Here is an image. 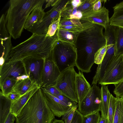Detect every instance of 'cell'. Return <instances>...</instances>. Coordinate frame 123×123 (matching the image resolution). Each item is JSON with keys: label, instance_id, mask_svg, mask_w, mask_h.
Wrapping results in <instances>:
<instances>
[{"label": "cell", "instance_id": "44dd1931", "mask_svg": "<svg viewBox=\"0 0 123 123\" xmlns=\"http://www.w3.org/2000/svg\"><path fill=\"white\" fill-rule=\"evenodd\" d=\"M101 85V117L106 118H108V109L111 94L107 86L104 85Z\"/></svg>", "mask_w": 123, "mask_h": 123}, {"label": "cell", "instance_id": "8992f818", "mask_svg": "<svg viewBox=\"0 0 123 123\" xmlns=\"http://www.w3.org/2000/svg\"><path fill=\"white\" fill-rule=\"evenodd\" d=\"M77 73L74 66L67 69L61 73L55 86L62 94L78 104L75 84Z\"/></svg>", "mask_w": 123, "mask_h": 123}, {"label": "cell", "instance_id": "836d02e7", "mask_svg": "<svg viewBox=\"0 0 123 123\" xmlns=\"http://www.w3.org/2000/svg\"><path fill=\"white\" fill-rule=\"evenodd\" d=\"M97 0H84L77 10L83 13L91 9Z\"/></svg>", "mask_w": 123, "mask_h": 123}, {"label": "cell", "instance_id": "60d3db41", "mask_svg": "<svg viewBox=\"0 0 123 123\" xmlns=\"http://www.w3.org/2000/svg\"><path fill=\"white\" fill-rule=\"evenodd\" d=\"M4 96L10 100L12 103L17 101L21 96L18 94L12 92H10Z\"/></svg>", "mask_w": 123, "mask_h": 123}, {"label": "cell", "instance_id": "74e56055", "mask_svg": "<svg viewBox=\"0 0 123 123\" xmlns=\"http://www.w3.org/2000/svg\"><path fill=\"white\" fill-rule=\"evenodd\" d=\"M71 123H83V116L77 109L75 111Z\"/></svg>", "mask_w": 123, "mask_h": 123}, {"label": "cell", "instance_id": "6da1fadb", "mask_svg": "<svg viewBox=\"0 0 123 123\" xmlns=\"http://www.w3.org/2000/svg\"><path fill=\"white\" fill-rule=\"evenodd\" d=\"M83 29L78 36L75 44L77 56L75 66L79 71L87 73L94 63L96 52L106 45L103 31L104 28L94 24L83 25Z\"/></svg>", "mask_w": 123, "mask_h": 123}, {"label": "cell", "instance_id": "4316f807", "mask_svg": "<svg viewBox=\"0 0 123 123\" xmlns=\"http://www.w3.org/2000/svg\"><path fill=\"white\" fill-rule=\"evenodd\" d=\"M117 98L116 108L113 123H123V100Z\"/></svg>", "mask_w": 123, "mask_h": 123}, {"label": "cell", "instance_id": "bcb514c9", "mask_svg": "<svg viewBox=\"0 0 123 123\" xmlns=\"http://www.w3.org/2000/svg\"><path fill=\"white\" fill-rule=\"evenodd\" d=\"M29 78V77L26 74H24L18 77L16 79L18 81L19 80H24Z\"/></svg>", "mask_w": 123, "mask_h": 123}, {"label": "cell", "instance_id": "d4e9b609", "mask_svg": "<svg viewBox=\"0 0 123 123\" xmlns=\"http://www.w3.org/2000/svg\"><path fill=\"white\" fill-rule=\"evenodd\" d=\"M36 84V82L32 81L29 78L19 80L13 87L11 92L18 94L21 96Z\"/></svg>", "mask_w": 123, "mask_h": 123}, {"label": "cell", "instance_id": "ee69618b", "mask_svg": "<svg viewBox=\"0 0 123 123\" xmlns=\"http://www.w3.org/2000/svg\"><path fill=\"white\" fill-rule=\"evenodd\" d=\"M83 1V0H70L72 5L74 7L77 8L81 4Z\"/></svg>", "mask_w": 123, "mask_h": 123}, {"label": "cell", "instance_id": "ab89813d", "mask_svg": "<svg viewBox=\"0 0 123 123\" xmlns=\"http://www.w3.org/2000/svg\"><path fill=\"white\" fill-rule=\"evenodd\" d=\"M59 27H61L74 32H80L83 29V27L82 25L66 26Z\"/></svg>", "mask_w": 123, "mask_h": 123}, {"label": "cell", "instance_id": "8d00e7d4", "mask_svg": "<svg viewBox=\"0 0 123 123\" xmlns=\"http://www.w3.org/2000/svg\"><path fill=\"white\" fill-rule=\"evenodd\" d=\"M115 86L113 92L116 98L121 97L123 95V81Z\"/></svg>", "mask_w": 123, "mask_h": 123}, {"label": "cell", "instance_id": "4dcf8cb0", "mask_svg": "<svg viewBox=\"0 0 123 123\" xmlns=\"http://www.w3.org/2000/svg\"><path fill=\"white\" fill-rule=\"evenodd\" d=\"M77 103L70 107L66 113L62 116V119L65 123H71L75 111L78 107V104Z\"/></svg>", "mask_w": 123, "mask_h": 123}, {"label": "cell", "instance_id": "7a4b0ae2", "mask_svg": "<svg viewBox=\"0 0 123 123\" xmlns=\"http://www.w3.org/2000/svg\"><path fill=\"white\" fill-rule=\"evenodd\" d=\"M58 40L57 30L52 37L33 34L27 40L12 47L5 62L22 61L30 56L45 59L49 56L54 45Z\"/></svg>", "mask_w": 123, "mask_h": 123}, {"label": "cell", "instance_id": "4fadbf2b", "mask_svg": "<svg viewBox=\"0 0 123 123\" xmlns=\"http://www.w3.org/2000/svg\"><path fill=\"white\" fill-rule=\"evenodd\" d=\"M26 74L23 61L5 63L0 68V86L7 79H16L18 77Z\"/></svg>", "mask_w": 123, "mask_h": 123}, {"label": "cell", "instance_id": "277c9868", "mask_svg": "<svg viewBox=\"0 0 123 123\" xmlns=\"http://www.w3.org/2000/svg\"><path fill=\"white\" fill-rule=\"evenodd\" d=\"M55 118L40 88L29 99L15 120L16 123H52Z\"/></svg>", "mask_w": 123, "mask_h": 123}, {"label": "cell", "instance_id": "f1b7e54d", "mask_svg": "<svg viewBox=\"0 0 123 123\" xmlns=\"http://www.w3.org/2000/svg\"><path fill=\"white\" fill-rule=\"evenodd\" d=\"M117 99L116 98L111 94L108 111V123H113L116 108Z\"/></svg>", "mask_w": 123, "mask_h": 123}, {"label": "cell", "instance_id": "8fae6325", "mask_svg": "<svg viewBox=\"0 0 123 123\" xmlns=\"http://www.w3.org/2000/svg\"><path fill=\"white\" fill-rule=\"evenodd\" d=\"M109 11L104 6L98 11H94L92 8L82 13L80 19L82 25L98 24L103 26L105 29L109 24Z\"/></svg>", "mask_w": 123, "mask_h": 123}, {"label": "cell", "instance_id": "83f0119b", "mask_svg": "<svg viewBox=\"0 0 123 123\" xmlns=\"http://www.w3.org/2000/svg\"><path fill=\"white\" fill-rule=\"evenodd\" d=\"M18 81L16 79L13 78L6 79L0 86V94L5 96L11 92L13 87Z\"/></svg>", "mask_w": 123, "mask_h": 123}, {"label": "cell", "instance_id": "d6986e66", "mask_svg": "<svg viewBox=\"0 0 123 123\" xmlns=\"http://www.w3.org/2000/svg\"><path fill=\"white\" fill-rule=\"evenodd\" d=\"M45 1V0H43L33 9L27 19L24 29L27 30L35 23L41 21L43 18L46 12L42 6Z\"/></svg>", "mask_w": 123, "mask_h": 123}, {"label": "cell", "instance_id": "7dc6e473", "mask_svg": "<svg viewBox=\"0 0 123 123\" xmlns=\"http://www.w3.org/2000/svg\"><path fill=\"white\" fill-rule=\"evenodd\" d=\"M99 123H108V118H105L101 117Z\"/></svg>", "mask_w": 123, "mask_h": 123}, {"label": "cell", "instance_id": "2e32d148", "mask_svg": "<svg viewBox=\"0 0 123 123\" xmlns=\"http://www.w3.org/2000/svg\"><path fill=\"white\" fill-rule=\"evenodd\" d=\"M114 51V46H111L107 50L102 62L98 65L92 85H97L101 80L112 59L115 55Z\"/></svg>", "mask_w": 123, "mask_h": 123}, {"label": "cell", "instance_id": "681fc988", "mask_svg": "<svg viewBox=\"0 0 123 123\" xmlns=\"http://www.w3.org/2000/svg\"><path fill=\"white\" fill-rule=\"evenodd\" d=\"M120 98L123 100V95H122V96H121V97Z\"/></svg>", "mask_w": 123, "mask_h": 123}, {"label": "cell", "instance_id": "cb8c5ba5", "mask_svg": "<svg viewBox=\"0 0 123 123\" xmlns=\"http://www.w3.org/2000/svg\"><path fill=\"white\" fill-rule=\"evenodd\" d=\"M12 104L6 97L0 94V123H4L11 112Z\"/></svg>", "mask_w": 123, "mask_h": 123}, {"label": "cell", "instance_id": "ffe728a7", "mask_svg": "<svg viewBox=\"0 0 123 123\" xmlns=\"http://www.w3.org/2000/svg\"><path fill=\"white\" fill-rule=\"evenodd\" d=\"M113 8L114 12L109 19V24L123 27V1L117 4Z\"/></svg>", "mask_w": 123, "mask_h": 123}, {"label": "cell", "instance_id": "d590c367", "mask_svg": "<svg viewBox=\"0 0 123 123\" xmlns=\"http://www.w3.org/2000/svg\"><path fill=\"white\" fill-rule=\"evenodd\" d=\"M55 97L69 107H71L74 104L77 103L62 94L58 95Z\"/></svg>", "mask_w": 123, "mask_h": 123}, {"label": "cell", "instance_id": "d6a6232c", "mask_svg": "<svg viewBox=\"0 0 123 123\" xmlns=\"http://www.w3.org/2000/svg\"><path fill=\"white\" fill-rule=\"evenodd\" d=\"M74 25H82L79 19L76 18H61L59 27Z\"/></svg>", "mask_w": 123, "mask_h": 123}, {"label": "cell", "instance_id": "30bf717a", "mask_svg": "<svg viewBox=\"0 0 123 123\" xmlns=\"http://www.w3.org/2000/svg\"><path fill=\"white\" fill-rule=\"evenodd\" d=\"M45 59L33 56L27 57L22 61L26 74L32 81L35 82L40 88L42 86V76Z\"/></svg>", "mask_w": 123, "mask_h": 123}, {"label": "cell", "instance_id": "b9f144b4", "mask_svg": "<svg viewBox=\"0 0 123 123\" xmlns=\"http://www.w3.org/2000/svg\"><path fill=\"white\" fill-rule=\"evenodd\" d=\"M103 1L97 0V1L93 4L92 9L94 11H98L100 10L102 7L101 2Z\"/></svg>", "mask_w": 123, "mask_h": 123}, {"label": "cell", "instance_id": "f6af8a7d", "mask_svg": "<svg viewBox=\"0 0 123 123\" xmlns=\"http://www.w3.org/2000/svg\"><path fill=\"white\" fill-rule=\"evenodd\" d=\"M58 1L59 0H45V1L47 3L46 5L45 8L49 7L50 6H54L58 2Z\"/></svg>", "mask_w": 123, "mask_h": 123}, {"label": "cell", "instance_id": "52a82bcc", "mask_svg": "<svg viewBox=\"0 0 123 123\" xmlns=\"http://www.w3.org/2000/svg\"><path fill=\"white\" fill-rule=\"evenodd\" d=\"M123 81V53L115 55L100 81L101 85L117 84Z\"/></svg>", "mask_w": 123, "mask_h": 123}, {"label": "cell", "instance_id": "ba28073f", "mask_svg": "<svg viewBox=\"0 0 123 123\" xmlns=\"http://www.w3.org/2000/svg\"><path fill=\"white\" fill-rule=\"evenodd\" d=\"M67 1L59 0L50 10L46 12L41 21L35 23L27 30L33 34H46L50 25L59 17L61 10Z\"/></svg>", "mask_w": 123, "mask_h": 123}, {"label": "cell", "instance_id": "c3c4849f", "mask_svg": "<svg viewBox=\"0 0 123 123\" xmlns=\"http://www.w3.org/2000/svg\"><path fill=\"white\" fill-rule=\"evenodd\" d=\"M52 123H65L64 121L62 120H58L55 119Z\"/></svg>", "mask_w": 123, "mask_h": 123}, {"label": "cell", "instance_id": "f546056e", "mask_svg": "<svg viewBox=\"0 0 123 123\" xmlns=\"http://www.w3.org/2000/svg\"><path fill=\"white\" fill-rule=\"evenodd\" d=\"M113 44L105 45L99 49L95 53L94 56V63L98 65L102 62L106 53L109 47Z\"/></svg>", "mask_w": 123, "mask_h": 123}, {"label": "cell", "instance_id": "7bdbcfd3", "mask_svg": "<svg viewBox=\"0 0 123 123\" xmlns=\"http://www.w3.org/2000/svg\"><path fill=\"white\" fill-rule=\"evenodd\" d=\"M16 117L11 112L9 114L4 123H14Z\"/></svg>", "mask_w": 123, "mask_h": 123}, {"label": "cell", "instance_id": "e0dca14e", "mask_svg": "<svg viewBox=\"0 0 123 123\" xmlns=\"http://www.w3.org/2000/svg\"><path fill=\"white\" fill-rule=\"evenodd\" d=\"M75 84L79 104L88 94L91 87L83 72L80 71L76 74Z\"/></svg>", "mask_w": 123, "mask_h": 123}, {"label": "cell", "instance_id": "f35d334b", "mask_svg": "<svg viewBox=\"0 0 123 123\" xmlns=\"http://www.w3.org/2000/svg\"><path fill=\"white\" fill-rule=\"evenodd\" d=\"M43 88L48 92L55 96L62 94L55 86H50Z\"/></svg>", "mask_w": 123, "mask_h": 123}, {"label": "cell", "instance_id": "1f68e13d", "mask_svg": "<svg viewBox=\"0 0 123 123\" xmlns=\"http://www.w3.org/2000/svg\"><path fill=\"white\" fill-rule=\"evenodd\" d=\"M100 118L99 111L83 116V123H99Z\"/></svg>", "mask_w": 123, "mask_h": 123}, {"label": "cell", "instance_id": "f907efd6", "mask_svg": "<svg viewBox=\"0 0 123 123\" xmlns=\"http://www.w3.org/2000/svg\"></svg>", "mask_w": 123, "mask_h": 123}, {"label": "cell", "instance_id": "e575fe53", "mask_svg": "<svg viewBox=\"0 0 123 123\" xmlns=\"http://www.w3.org/2000/svg\"><path fill=\"white\" fill-rule=\"evenodd\" d=\"M61 18L60 15L59 18L50 25L46 34L47 36L52 37L55 34L57 30L59 27Z\"/></svg>", "mask_w": 123, "mask_h": 123}, {"label": "cell", "instance_id": "3957f363", "mask_svg": "<svg viewBox=\"0 0 123 123\" xmlns=\"http://www.w3.org/2000/svg\"><path fill=\"white\" fill-rule=\"evenodd\" d=\"M43 0H10L5 17L7 30L12 37L19 38L29 16Z\"/></svg>", "mask_w": 123, "mask_h": 123}, {"label": "cell", "instance_id": "7c38bea8", "mask_svg": "<svg viewBox=\"0 0 123 123\" xmlns=\"http://www.w3.org/2000/svg\"><path fill=\"white\" fill-rule=\"evenodd\" d=\"M61 73L54 62L51 53L45 59L42 76V84L41 88L55 86Z\"/></svg>", "mask_w": 123, "mask_h": 123}, {"label": "cell", "instance_id": "9c48e42d", "mask_svg": "<svg viewBox=\"0 0 123 123\" xmlns=\"http://www.w3.org/2000/svg\"><path fill=\"white\" fill-rule=\"evenodd\" d=\"M101 103V90L94 84L88 94L78 104V110L85 116L100 111Z\"/></svg>", "mask_w": 123, "mask_h": 123}, {"label": "cell", "instance_id": "603a6c76", "mask_svg": "<svg viewBox=\"0 0 123 123\" xmlns=\"http://www.w3.org/2000/svg\"><path fill=\"white\" fill-rule=\"evenodd\" d=\"M57 31L58 40L75 45L80 33L71 31L59 27Z\"/></svg>", "mask_w": 123, "mask_h": 123}, {"label": "cell", "instance_id": "5bb4252c", "mask_svg": "<svg viewBox=\"0 0 123 123\" xmlns=\"http://www.w3.org/2000/svg\"><path fill=\"white\" fill-rule=\"evenodd\" d=\"M41 88L45 101L54 116L59 117L62 116L70 107L56 97L48 92L43 88Z\"/></svg>", "mask_w": 123, "mask_h": 123}, {"label": "cell", "instance_id": "5b68a950", "mask_svg": "<svg viewBox=\"0 0 123 123\" xmlns=\"http://www.w3.org/2000/svg\"><path fill=\"white\" fill-rule=\"evenodd\" d=\"M51 53L61 73L75 66L77 53L75 45L58 40L54 45Z\"/></svg>", "mask_w": 123, "mask_h": 123}, {"label": "cell", "instance_id": "484cf974", "mask_svg": "<svg viewBox=\"0 0 123 123\" xmlns=\"http://www.w3.org/2000/svg\"><path fill=\"white\" fill-rule=\"evenodd\" d=\"M115 55L123 53V28L116 27L114 31Z\"/></svg>", "mask_w": 123, "mask_h": 123}, {"label": "cell", "instance_id": "7402d4cb", "mask_svg": "<svg viewBox=\"0 0 123 123\" xmlns=\"http://www.w3.org/2000/svg\"><path fill=\"white\" fill-rule=\"evenodd\" d=\"M61 17L67 18H76L80 19L82 16V13L74 7L72 5L70 0H68L62 8L61 12Z\"/></svg>", "mask_w": 123, "mask_h": 123}, {"label": "cell", "instance_id": "9a60e30c", "mask_svg": "<svg viewBox=\"0 0 123 123\" xmlns=\"http://www.w3.org/2000/svg\"><path fill=\"white\" fill-rule=\"evenodd\" d=\"M0 35L1 56L4 57L5 62L13 46L11 41L12 37L6 27L5 16L4 14L0 19Z\"/></svg>", "mask_w": 123, "mask_h": 123}, {"label": "cell", "instance_id": "ac0fdd59", "mask_svg": "<svg viewBox=\"0 0 123 123\" xmlns=\"http://www.w3.org/2000/svg\"><path fill=\"white\" fill-rule=\"evenodd\" d=\"M40 88L36 84H35L18 100L12 103L11 111L16 117L29 99Z\"/></svg>", "mask_w": 123, "mask_h": 123}]
</instances>
